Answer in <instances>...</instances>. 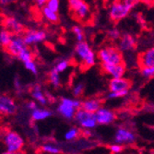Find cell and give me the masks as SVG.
Returning <instances> with one entry per match:
<instances>
[{"label": "cell", "mask_w": 154, "mask_h": 154, "mask_svg": "<svg viewBox=\"0 0 154 154\" xmlns=\"http://www.w3.org/2000/svg\"><path fill=\"white\" fill-rule=\"evenodd\" d=\"M122 36L120 31L116 28H113V29H111L109 32H108V37L110 38V40L112 41H118L120 39V37Z\"/></svg>", "instance_id": "cell-32"}, {"label": "cell", "mask_w": 154, "mask_h": 154, "mask_svg": "<svg viewBox=\"0 0 154 154\" xmlns=\"http://www.w3.org/2000/svg\"><path fill=\"white\" fill-rule=\"evenodd\" d=\"M24 66H25V68L27 69V70H28V71H30L32 74H33V75H38L39 69H38V66H37V64L35 63L34 60H31V61H29V62L24 63Z\"/></svg>", "instance_id": "cell-29"}, {"label": "cell", "mask_w": 154, "mask_h": 154, "mask_svg": "<svg viewBox=\"0 0 154 154\" xmlns=\"http://www.w3.org/2000/svg\"><path fill=\"white\" fill-rule=\"evenodd\" d=\"M140 75L144 79H153L154 78V67H139Z\"/></svg>", "instance_id": "cell-31"}, {"label": "cell", "mask_w": 154, "mask_h": 154, "mask_svg": "<svg viewBox=\"0 0 154 154\" xmlns=\"http://www.w3.org/2000/svg\"><path fill=\"white\" fill-rule=\"evenodd\" d=\"M95 117L98 125H107L116 120V114L112 109L103 106L95 113Z\"/></svg>", "instance_id": "cell-12"}, {"label": "cell", "mask_w": 154, "mask_h": 154, "mask_svg": "<svg viewBox=\"0 0 154 154\" xmlns=\"http://www.w3.org/2000/svg\"><path fill=\"white\" fill-rule=\"evenodd\" d=\"M137 45V40L135 36L129 33H125L122 34L120 39L118 40L117 47L122 53H128L132 52Z\"/></svg>", "instance_id": "cell-15"}, {"label": "cell", "mask_w": 154, "mask_h": 154, "mask_svg": "<svg viewBox=\"0 0 154 154\" xmlns=\"http://www.w3.org/2000/svg\"><path fill=\"white\" fill-rule=\"evenodd\" d=\"M38 107H39V106H38V103H37V102H35L34 100H33V101H29V102H27L26 104H25V108H26L27 110L31 111V112L36 110Z\"/></svg>", "instance_id": "cell-36"}, {"label": "cell", "mask_w": 154, "mask_h": 154, "mask_svg": "<svg viewBox=\"0 0 154 154\" xmlns=\"http://www.w3.org/2000/svg\"><path fill=\"white\" fill-rule=\"evenodd\" d=\"M0 154H23L22 151L21 152H11V151H8V150H5L3 152H1Z\"/></svg>", "instance_id": "cell-41"}, {"label": "cell", "mask_w": 154, "mask_h": 154, "mask_svg": "<svg viewBox=\"0 0 154 154\" xmlns=\"http://www.w3.org/2000/svg\"><path fill=\"white\" fill-rule=\"evenodd\" d=\"M41 151L45 154H60L62 152V149L57 144L47 142L41 146Z\"/></svg>", "instance_id": "cell-22"}, {"label": "cell", "mask_w": 154, "mask_h": 154, "mask_svg": "<svg viewBox=\"0 0 154 154\" xmlns=\"http://www.w3.org/2000/svg\"><path fill=\"white\" fill-rule=\"evenodd\" d=\"M97 59L101 65H116L125 62L123 53L117 46L109 45H104L97 53Z\"/></svg>", "instance_id": "cell-2"}, {"label": "cell", "mask_w": 154, "mask_h": 154, "mask_svg": "<svg viewBox=\"0 0 154 154\" xmlns=\"http://www.w3.org/2000/svg\"><path fill=\"white\" fill-rule=\"evenodd\" d=\"M81 108V101L78 98L63 97L57 107V112L66 120H74L76 112Z\"/></svg>", "instance_id": "cell-4"}, {"label": "cell", "mask_w": 154, "mask_h": 154, "mask_svg": "<svg viewBox=\"0 0 154 154\" xmlns=\"http://www.w3.org/2000/svg\"><path fill=\"white\" fill-rule=\"evenodd\" d=\"M131 11V8H129L125 3H123L121 0H116L109 8V17L111 20L114 22H118L123 20L127 18Z\"/></svg>", "instance_id": "cell-7"}, {"label": "cell", "mask_w": 154, "mask_h": 154, "mask_svg": "<svg viewBox=\"0 0 154 154\" xmlns=\"http://www.w3.org/2000/svg\"><path fill=\"white\" fill-rule=\"evenodd\" d=\"M27 47H29V46H27V45L25 44L23 36L21 34H16V35H13V38L10 42V44L8 45V47L5 50L7 54H8L10 57H18L19 54Z\"/></svg>", "instance_id": "cell-9"}, {"label": "cell", "mask_w": 154, "mask_h": 154, "mask_svg": "<svg viewBox=\"0 0 154 154\" xmlns=\"http://www.w3.org/2000/svg\"><path fill=\"white\" fill-rule=\"evenodd\" d=\"M67 5L72 16L79 21L86 22L91 16L90 5L85 0H67Z\"/></svg>", "instance_id": "cell-5"}, {"label": "cell", "mask_w": 154, "mask_h": 154, "mask_svg": "<svg viewBox=\"0 0 154 154\" xmlns=\"http://www.w3.org/2000/svg\"><path fill=\"white\" fill-rule=\"evenodd\" d=\"M132 83L129 79L122 77L117 79H111L108 83V87L111 92H123L129 91Z\"/></svg>", "instance_id": "cell-13"}, {"label": "cell", "mask_w": 154, "mask_h": 154, "mask_svg": "<svg viewBox=\"0 0 154 154\" xmlns=\"http://www.w3.org/2000/svg\"><path fill=\"white\" fill-rule=\"evenodd\" d=\"M72 32H73V34H74V36H75V38H76L78 43L84 41V36H85V34H84V31H83V29L80 26H79V25L73 26Z\"/></svg>", "instance_id": "cell-28"}, {"label": "cell", "mask_w": 154, "mask_h": 154, "mask_svg": "<svg viewBox=\"0 0 154 154\" xmlns=\"http://www.w3.org/2000/svg\"><path fill=\"white\" fill-rule=\"evenodd\" d=\"M84 88H85V86H84V84L82 82L76 83L75 85L73 86V89H72L73 96L75 98H78V97L81 96L82 93H83V91H84Z\"/></svg>", "instance_id": "cell-30"}, {"label": "cell", "mask_w": 154, "mask_h": 154, "mask_svg": "<svg viewBox=\"0 0 154 154\" xmlns=\"http://www.w3.org/2000/svg\"><path fill=\"white\" fill-rule=\"evenodd\" d=\"M12 38H13V34L7 30L0 31V47L6 49L8 45L10 44Z\"/></svg>", "instance_id": "cell-24"}, {"label": "cell", "mask_w": 154, "mask_h": 154, "mask_svg": "<svg viewBox=\"0 0 154 154\" xmlns=\"http://www.w3.org/2000/svg\"><path fill=\"white\" fill-rule=\"evenodd\" d=\"M1 141L8 151L21 152L25 146V140L23 137L15 130L7 129L0 134Z\"/></svg>", "instance_id": "cell-3"}, {"label": "cell", "mask_w": 154, "mask_h": 154, "mask_svg": "<svg viewBox=\"0 0 154 154\" xmlns=\"http://www.w3.org/2000/svg\"><path fill=\"white\" fill-rule=\"evenodd\" d=\"M18 59L20 61H21L23 64L26 63V62H29L31 60H33V53L32 52V50L27 47L25 50H23L18 57Z\"/></svg>", "instance_id": "cell-26"}, {"label": "cell", "mask_w": 154, "mask_h": 154, "mask_svg": "<svg viewBox=\"0 0 154 154\" xmlns=\"http://www.w3.org/2000/svg\"><path fill=\"white\" fill-rule=\"evenodd\" d=\"M101 107H103V100L99 97L88 98L81 101V108L92 114H95Z\"/></svg>", "instance_id": "cell-18"}, {"label": "cell", "mask_w": 154, "mask_h": 154, "mask_svg": "<svg viewBox=\"0 0 154 154\" xmlns=\"http://www.w3.org/2000/svg\"><path fill=\"white\" fill-rule=\"evenodd\" d=\"M75 123L84 130H91L96 128L98 125L95 114L90 113L82 108H79L77 112L74 117Z\"/></svg>", "instance_id": "cell-6"}, {"label": "cell", "mask_w": 154, "mask_h": 154, "mask_svg": "<svg viewBox=\"0 0 154 154\" xmlns=\"http://www.w3.org/2000/svg\"><path fill=\"white\" fill-rule=\"evenodd\" d=\"M22 36L27 46L43 43L47 39V33L41 30H27L24 32Z\"/></svg>", "instance_id": "cell-11"}, {"label": "cell", "mask_w": 154, "mask_h": 154, "mask_svg": "<svg viewBox=\"0 0 154 154\" xmlns=\"http://www.w3.org/2000/svg\"><path fill=\"white\" fill-rule=\"evenodd\" d=\"M74 53L76 58L83 67L90 68L95 66L97 62V54L86 41L78 43L75 46Z\"/></svg>", "instance_id": "cell-1"}, {"label": "cell", "mask_w": 154, "mask_h": 154, "mask_svg": "<svg viewBox=\"0 0 154 154\" xmlns=\"http://www.w3.org/2000/svg\"><path fill=\"white\" fill-rule=\"evenodd\" d=\"M41 14L46 20H48L51 23H57L59 21L58 12H55V11L48 8L46 6H45L41 8Z\"/></svg>", "instance_id": "cell-21"}, {"label": "cell", "mask_w": 154, "mask_h": 154, "mask_svg": "<svg viewBox=\"0 0 154 154\" xmlns=\"http://www.w3.org/2000/svg\"><path fill=\"white\" fill-rule=\"evenodd\" d=\"M69 66H70V62H69V60L62 59V60H59L57 64H55V66L53 68L55 69L58 73H62V72L66 70V69L69 67Z\"/></svg>", "instance_id": "cell-27"}, {"label": "cell", "mask_w": 154, "mask_h": 154, "mask_svg": "<svg viewBox=\"0 0 154 154\" xmlns=\"http://www.w3.org/2000/svg\"><path fill=\"white\" fill-rule=\"evenodd\" d=\"M53 116V112L45 107H38L31 113V118L33 122L44 121Z\"/></svg>", "instance_id": "cell-20"}, {"label": "cell", "mask_w": 154, "mask_h": 154, "mask_svg": "<svg viewBox=\"0 0 154 154\" xmlns=\"http://www.w3.org/2000/svg\"><path fill=\"white\" fill-rule=\"evenodd\" d=\"M79 135H80V130L76 127H72L66 131L64 135V138L66 141H74L75 139H77L79 137Z\"/></svg>", "instance_id": "cell-25"}, {"label": "cell", "mask_w": 154, "mask_h": 154, "mask_svg": "<svg viewBox=\"0 0 154 154\" xmlns=\"http://www.w3.org/2000/svg\"><path fill=\"white\" fill-rule=\"evenodd\" d=\"M48 80L49 83L54 88H58L61 85V77L60 73H58L55 69L52 68L48 74Z\"/></svg>", "instance_id": "cell-23"}, {"label": "cell", "mask_w": 154, "mask_h": 154, "mask_svg": "<svg viewBox=\"0 0 154 154\" xmlns=\"http://www.w3.org/2000/svg\"><path fill=\"white\" fill-rule=\"evenodd\" d=\"M45 6L55 12H58L60 8V0H48Z\"/></svg>", "instance_id": "cell-33"}, {"label": "cell", "mask_w": 154, "mask_h": 154, "mask_svg": "<svg viewBox=\"0 0 154 154\" xmlns=\"http://www.w3.org/2000/svg\"><path fill=\"white\" fill-rule=\"evenodd\" d=\"M102 70L104 74L111 77V79H117L125 77L127 72V66L125 62L116 65H101Z\"/></svg>", "instance_id": "cell-14"}, {"label": "cell", "mask_w": 154, "mask_h": 154, "mask_svg": "<svg viewBox=\"0 0 154 154\" xmlns=\"http://www.w3.org/2000/svg\"><path fill=\"white\" fill-rule=\"evenodd\" d=\"M128 94V91H123V92H109L107 95L108 99H118V98L125 97Z\"/></svg>", "instance_id": "cell-35"}, {"label": "cell", "mask_w": 154, "mask_h": 154, "mask_svg": "<svg viewBox=\"0 0 154 154\" xmlns=\"http://www.w3.org/2000/svg\"><path fill=\"white\" fill-rule=\"evenodd\" d=\"M18 111V104L9 95L0 94V116H14Z\"/></svg>", "instance_id": "cell-8"}, {"label": "cell", "mask_w": 154, "mask_h": 154, "mask_svg": "<svg viewBox=\"0 0 154 154\" xmlns=\"http://www.w3.org/2000/svg\"><path fill=\"white\" fill-rule=\"evenodd\" d=\"M121 1L123 3H125L129 8L132 9V8H134L139 3V1H140V0H121Z\"/></svg>", "instance_id": "cell-37"}, {"label": "cell", "mask_w": 154, "mask_h": 154, "mask_svg": "<svg viewBox=\"0 0 154 154\" xmlns=\"http://www.w3.org/2000/svg\"><path fill=\"white\" fill-rule=\"evenodd\" d=\"M17 0H0V5L2 7H7L9 6L13 3H15Z\"/></svg>", "instance_id": "cell-39"}, {"label": "cell", "mask_w": 154, "mask_h": 154, "mask_svg": "<svg viewBox=\"0 0 154 154\" xmlns=\"http://www.w3.org/2000/svg\"><path fill=\"white\" fill-rule=\"evenodd\" d=\"M31 95L32 97V99L35 102H37L38 104H40L42 106H45L48 103V98L39 84H35V85H33L32 87Z\"/></svg>", "instance_id": "cell-19"}, {"label": "cell", "mask_w": 154, "mask_h": 154, "mask_svg": "<svg viewBox=\"0 0 154 154\" xmlns=\"http://www.w3.org/2000/svg\"><path fill=\"white\" fill-rule=\"evenodd\" d=\"M0 140H1V138H0Z\"/></svg>", "instance_id": "cell-42"}, {"label": "cell", "mask_w": 154, "mask_h": 154, "mask_svg": "<svg viewBox=\"0 0 154 154\" xmlns=\"http://www.w3.org/2000/svg\"><path fill=\"white\" fill-rule=\"evenodd\" d=\"M123 149H124L123 145H120V144H117V143L112 144L109 147V150H110V152L112 154H119L120 152H122Z\"/></svg>", "instance_id": "cell-34"}, {"label": "cell", "mask_w": 154, "mask_h": 154, "mask_svg": "<svg viewBox=\"0 0 154 154\" xmlns=\"http://www.w3.org/2000/svg\"><path fill=\"white\" fill-rule=\"evenodd\" d=\"M3 25L5 30L10 32L13 35L16 34H21V32H24L22 24L16 19L13 17H8L4 20Z\"/></svg>", "instance_id": "cell-17"}, {"label": "cell", "mask_w": 154, "mask_h": 154, "mask_svg": "<svg viewBox=\"0 0 154 154\" xmlns=\"http://www.w3.org/2000/svg\"><path fill=\"white\" fill-rule=\"evenodd\" d=\"M137 139V137L135 133L127 128H123L120 127L116 129L115 133V141L117 144L120 145H129L133 144Z\"/></svg>", "instance_id": "cell-10"}, {"label": "cell", "mask_w": 154, "mask_h": 154, "mask_svg": "<svg viewBox=\"0 0 154 154\" xmlns=\"http://www.w3.org/2000/svg\"><path fill=\"white\" fill-rule=\"evenodd\" d=\"M35 4L37 5V7H39L40 8H42L43 7H45L47 3L48 0H34Z\"/></svg>", "instance_id": "cell-40"}, {"label": "cell", "mask_w": 154, "mask_h": 154, "mask_svg": "<svg viewBox=\"0 0 154 154\" xmlns=\"http://www.w3.org/2000/svg\"><path fill=\"white\" fill-rule=\"evenodd\" d=\"M13 84H14V88L16 89L17 91H20L22 90V83H21V81L20 79H15V80H14Z\"/></svg>", "instance_id": "cell-38"}, {"label": "cell", "mask_w": 154, "mask_h": 154, "mask_svg": "<svg viewBox=\"0 0 154 154\" xmlns=\"http://www.w3.org/2000/svg\"><path fill=\"white\" fill-rule=\"evenodd\" d=\"M137 62L139 67H154V46L139 54Z\"/></svg>", "instance_id": "cell-16"}]
</instances>
